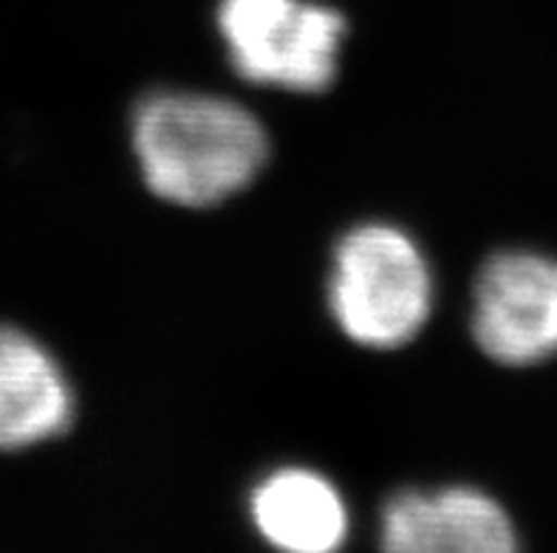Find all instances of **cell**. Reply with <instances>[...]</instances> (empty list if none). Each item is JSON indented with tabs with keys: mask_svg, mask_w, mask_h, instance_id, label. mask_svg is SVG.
Listing matches in <instances>:
<instances>
[{
	"mask_svg": "<svg viewBox=\"0 0 557 553\" xmlns=\"http://www.w3.org/2000/svg\"><path fill=\"white\" fill-rule=\"evenodd\" d=\"M219 35L240 79L292 93H323L337 79L348 35L343 12L314 0H221Z\"/></svg>",
	"mask_w": 557,
	"mask_h": 553,
	"instance_id": "3",
	"label": "cell"
},
{
	"mask_svg": "<svg viewBox=\"0 0 557 553\" xmlns=\"http://www.w3.org/2000/svg\"><path fill=\"white\" fill-rule=\"evenodd\" d=\"M473 337L484 356L507 367L541 365L557 353V260L498 252L473 288Z\"/></svg>",
	"mask_w": 557,
	"mask_h": 553,
	"instance_id": "4",
	"label": "cell"
},
{
	"mask_svg": "<svg viewBox=\"0 0 557 553\" xmlns=\"http://www.w3.org/2000/svg\"><path fill=\"white\" fill-rule=\"evenodd\" d=\"M380 542L391 553H509L518 548L512 519L490 494L450 486L436 494L396 491L382 505Z\"/></svg>",
	"mask_w": 557,
	"mask_h": 553,
	"instance_id": "5",
	"label": "cell"
},
{
	"mask_svg": "<svg viewBox=\"0 0 557 553\" xmlns=\"http://www.w3.org/2000/svg\"><path fill=\"white\" fill-rule=\"evenodd\" d=\"M77 404L69 376L46 344L0 325V452L49 443L74 424Z\"/></svg>",
	"mask_w": 557,
	"mask_h": 553,
	"instance_id": "6",
	"label": "cell"
},
{
	"mask_svg": "<svg viewBox=\"0 0 557 553\" xmlns=\"http://www.w3.org/2000/svg\"><path fill=\"white\" fill-rule=\"evenodd\" d=\"M329 309L351 342L396 351L419 337L433 309V274L417 240L388 224L343 235L329 277Z\"/></svg>",
	"mask_w": 557,
	"mask_h": 553,
	"instance_id": "2",
	"label": "cell"
},
{
	"mask_svg": "<svg viewBox=\"0 0 557 553\" xmlns=\"http://www.w3.org/2000/svg\"><path fill=\"white\" fill-rule=\"evenodd\" d=\"M134 153L153 196L201 210L261 176L269 136L261 120L233 99L156 91L134 111Z\"/></svg>",
	"mask_w": 557,
	"mask_h": 553,
	"instance_id": "1",
	"label": "cell"
},
{
	"mask_svg": "<svg viewBox=\"0 0 557 553\" xmlns=\"http://www.w3.org/2000/svg\"><path fill=\"white\" fill-rule=\"evenodd\" d=\"M249 514L269 545L292 553L337 551L348 537V508L323 475L281 469L255 486Z\"/></svg>",
	"mask_w": 557,
	"mask_h": 553,
	"instance_id": "7",
	"label": "cell"
}]
</instances>
